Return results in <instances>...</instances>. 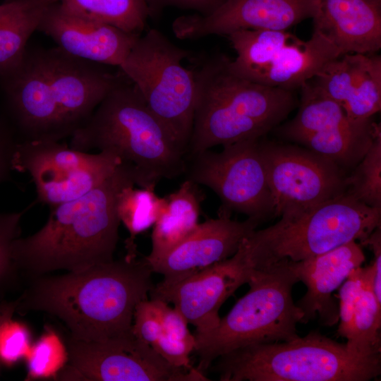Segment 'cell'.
<instances>
[{"instance_id":"e575fe53","label":"cell","mask_w":381,"mask_h":381,"mask_svg":"<svg viewBox=\"0 0 381 381\" xmlns=\"http://www.w3.org/2000/svg\"><path fill=\"white\" fill-rule=\"evenodd\" d=\"M17 136L5 116H0V184L11 179Z\"/></svg>"},{"instance_id":"30bf717a","label":"cell","mask_w":381,"mask_h":381,"mask_svg":"<svg viewBox=\"0 0 381 381\" xmlns=\"http://www.w3.org/2000/svg\"><path fill=\"white\" fill-rule=\"evenodd\" d=\"M260 140L238 141L224 145L220 152L207 150L186 157V179L217 195L219 214L237 212L260 222L274 215Z\"/></svg>"},{"instance_id":"cb8c5ba5","label":"cell","mask_w":381,"mask_h":381,"mask_svg":"<svg viewBox=\"0 0 381 381\" xmlns=\"http://www.w3.org/2000/svg\"><path fill=\"white\" fill-rule=\"evenodd\" d=\"M59 0H10L0 5V77L23 59L28 40Z\"/></svg>"},{"instance_id":"277c9868","label":"cell","mask_w":381,"mask_h":381,"mask_svg":"<svg viewBox=\"0 0 381 381\" xmlns=\"http://www.w3.org/2000/svg\"><path fill=\"white\" fill-rule=\"evenodd\" d=\"M69 146L115 155L131 168L135 185L152 190L162 179L184 174L186 167L184 150L123 73L86 123L71 137Z\"/></svg>"},{"instance_id":"4316f807","label":"cell","mask_w":381,"mask_h":381,"mask_svg":"<svg viewBox=\"0 0 381 381\" xmlns=\"http://www.w3.org/2000/svg\"><path fill=\"white\" fill-rule=\"evenodd\" d=\"M166 206L165 197L158 196L155 190L135 188V184L123 187L119 193L116 212L129 233L125 241L126 255L137 257L136 236L152 226Z\"/></svg>"},{"instance_id":"d4e9b609","label":"cell","mask_w":381,"mask_h":381,"mask_svg":"<svg viewBox=\"0 0 381 381\" xmlns=\"http://www.w3.org/2000/svg\"><path fill=\"white\" fill-rule=\"evenodd\" d=\"M380 128V124L371 118L301 135L292 141L330 159L341 169L353 168L366 153Z\"/></svg>"},{"instance_id":"44dd1931","label":"cell","mask_w":381,"mask_h":381,"mask_svg":"<svg viewBox=\"0 0 381 381\" xmlns=\"http://www.w3.org/2000/svg\"><path fill=\"white\" fill-rule=\"evenodd\" d=\"M373 267L354 269L339 289V336L352 350L380 354L381 303L373 290Z\"/></svg>"},{"instance_id":"5bb4252c","label":"cell","mask_w":381,"mask_h":381,"mask_svg":"<svg viewBox=\"0 0 381 381\" xmlns=\"http://www.w3.org/2000/svg\"><path fill=\"white\" fill-rule=\"evenodd\" d=\"M253 272L241 243L229 258L176 283L155 284L150 296L173 304L195 327V334H204L217 327L221 306L241 286L248 284Z\"/></svg>"},{"instance_id":"ffe728a7","label":"cell","mask_w":381,"mask_h":381,"mask_svg":"<svg viewBox=\"0 0 381 381\" xmlns=\"http://www.w3.org/2000/svg\"><path fill=\"white\" fill-rule=\"evenodd\" d=\"M341 55L332 40L314 28L308 40L297 38L282 47L265 65L236 75L262 85L294 90Z\"/></svg>"},{"instance_id":"603a6c76","label":"cell","mask_w":381,"mask_h":381,"mask_svg":"<svg viewBox=\"0 0 381 381\" xmlns=\"http://www.w3.org/2000/svg\"><path fill=\"white\" fill-rule=\"evenodd\" d=\"M203 196L198 185L188 179L165 196L166 206L153 225L151 251L145 257L149 264L165 255L196 228Z\"/></svg>"},{"instance_id":"8d00e7d4","label":"cell","mask_w":381,"mask_h":381,"mask_svg":"<svg viewBox=\"0 0 381 381\" xmlns=\"http://www.w3.org/2000/svg\"><path fill=\"white\" fill-rule=\"evenodd\" d=\"M365 246H370L374 253V260L372 267L373 290L379 303H381V229L380 226L375 229L365 240L361 241Z\"/></svg>"},{"instance_id":"9a60e30c","label":"cell","mask_w":381,"mask_h":381,"mask_svg":"<svg viewBox=\"0 0 381 381\" xmlns=\"http://www.w3.org/2000/svg\"><path fill=\"white\" fill-rule=\"evenodd\" d=\"M320 13V0H225L207 16H183L172 25L176 37L195 40L241 30H286Z\"/></svg>"},{"instance_id":"f546056e","label":"cell","mask_w":381,"mask_h":381,"mask_svg":"<svg viewBox=\"0 0 381 381\" xmlns=\"http://www.w3.org/2000/svg\"><path fill=\"white\" fill-rule=\"evenodd\" d=\"M159 300V299H158ZM160 327L152 348L174 366L190 369V356L195 338L183 315L169 303L159 300Z\"/></svg>"},{"instance_id":"f1b7e54d","label":"cell","mask_w":381,"mask_h":381,"mask_svg":"<svg viewBox=\"0 0 381 381\" xmlns=\"http://www.w3.org/2000/svg\"><path fill=\"white\" fill-rule=\"evenodd\" d=\"M236 52L231 71L240 74L267 64L282 47L298 37L286 30H241L226 35Z\"/></svg>"},{"instance_id":"7a4b0ae2","label":"cell","mask_w":381,"mask_h":381,"mask_svg":"<svg viewBox=\"0 0 381 381\" xmlns=\"http://www.w3.org/2000/svg\"><path fill=\"white\" fill-rule=\"evenodd\" d=\"M153 271L144 258L125 255L79 272L28 279L16 313H46L60 320L69 337L104 341L132 331L137 305L148 298Z\"/></svg>"},{"instance_id":"7c38bea8","label":"cell","mask_w":381,"mask_h":381,"mask_svg":"<svg viewBox=\"0 0 381 381\" xmlns=\"http://www.w3.org/2000/svg\"><path fill=\"white\" fill-rule=\"evenodd\" d=\"M68 362L56 378L87 381H207L197 368L172 365L132 331L104 341L68 337Z\"/></svg>"},{"instance_id":"74e56055","label":"cell","mask_w":381,"mask_h":381,"mask_svg":"<svg viewBox=\"0 0 381 381\" xmlns=\"http://www.w3.org/2000/svg\"><path fill=\"white\" fill-rule=\"evenodd\" d=\"M17 302L16 301H1L0 303V327L8 319L13 318L16 313Z\"/></svg>"},{"instance_id":"d6a6232c","label":"cell","mask_w":381,"mask_h":381,"mask_svg":"<svg viewBox=\"0 0 381 381\" xmlns=\"http://www.w3.org/2000/svg\"><path fill=\"white\" fill-rule=\"evenodd\" d=\"M35 203L20 211L0 212V298L19 283L20 275L12 258V245L20 236L23 217Z\"/></svg>"},{"instance_id":"d590c367","label":"cell","mask_w":381,"mask_h":381,"mask_svg":"<svg viewBox=\"0 0 381 381\" xmlns=\"http://www.w3.org/2000/svg\"><path fill=\"white\" fill-rule=\"evenodd\" d=\"M151 16L169 6L193 10L202 16H207L220 6L225 0H145Z\"/></svg>"},{"instance_id":"9c48e42d","label":"cell","mask_w":381,"mask_h":381,"mask_svg":"<svg viewBox=\"0 0 381 381\" xmlns=\"http://www.w3.org/2000/svg\"><path fill=\"white\" fill-rule=\"evenodd\" d=\"M190 54L151 29L138 37L119 66L186 154L195 103L194 72L183 66Z\"/></svg>"},{"instance_id":"8992f818","label":"cell","mask_w":381,"mask_h":381,"mask_svg":"<svg viewBox=\"0 0 381 381\" xmlns=\"http://www.w3.org/2000/svg\"><path fill=\"white\" fill-rule=\"evenodd\" d=\"M380 358L311 332L236 349L213 367L221 381H368L380 374Z\"/></svg>"},{"instance_id":"ba28073f","label":"cell","mask_w":381,"mask_h":381,"mask_svg":"<svg viewBox=\"0 0 381 381\" xmlns=\"http://www.w3.org/2000/svg\"><path fill=\"white\" fill-rule=\"evenodd\" d=\"M242 241L254 270L278 262H298L351 241L365 240L380 226L381 209L358 201L346 191L301 213L282 216Z\"/></svg>"},{"instance_id":"2e32d148","label":"cell","mask_w":381,"mask_h":381,"mask_svg":"<svg viewBox=\"0 0 381 381\" xmlns=\"http://www.w3.org/2000/svg\"><path fill=\"white\" fill-rule=\"evenodd\" d=\"M260 222L251 218L236 221L219 214L198 224L180 243L150 265L153 272L164 277L161 283H176L232 256Z\"/></svg>"},{"instance_id":"ac0fdd59","label":"cell","mask_w":381,"mask_h":381,"mask_svg":"<svg viewBox=\"0 0 381 381\" xmlns=\"http://www.w3.org/2000/svg\"><path fill=\"white\" fill-rule=\"evenodd\" d=\"M365 259L361 246L351 241L306 260L291 261L298 282L307 287L306 294L296 303L303 314L302 323L317 315L325 326L339 322V306L332 294Z\"/></svg>"},{"instance_id":"6da1fadb","label":"cell","mask_w":381,"mask_h":381,"mask_svg":"<svg viewBox=\"0 0 381 381\" xmlns=\"http://www.w3.org/2000/svg\"><path fill=\"white\" fill-rule=\"evenodd\" d=\"M121 78L103 65L55 48H27L0 78L19 142L60 141L82 128Z\"/></svg>"},{"instance_id":"836d02e7","label":"cell","mask_w":381,"mask_h":381,"mask_svg":"<svg viewBox=\"0 0 381 381\" xmlns=\"http://www.w3.org/2000/svg\"><path fill=\"white\" fill-rule=\"evenodd\" d=\"M31 333L23 322L11 318L0 327V363L12 366L25 358L32 346Z\"/></svg>"},{"instance_id":"3957f363","label":"cell","mask_w":381,"mask_h":381,"mask_svg":"<svg viewBox=\"0 0 381 381\" xmlns=\"http://www.w3.org/2000/svg\"><path fill=\"white\" fill-rule=\"evenodd\" d=\"M135 184L131 168L121 164L102 183L85 195L50 207L44 225L16 238L11 255L28 279L56 270L79 272L112 261L119 241V193Z\"/></svg>"},{"instance_id":"e0dca14e","label":"cell","mask_w":381,"mask_h":381,"mask_svg":"<svg viewBox=\"0 0 381 381\" xmlns=\"http://www.w3.org/2000/svg\"><path fill=\"white\" fill-rule=\"evenodd\" d=\"M37 31L67 54L99 64L119 66L141 35L63 8L57 2L42 19Z\"/></svg>"},{"instance_id":"52a82bcc","label":"cell","mask_w":381,"mask_h":381,"mask_svg":"<svg viewBox=\"0 0 381 381\" xmlns=\"http://www.w3.org/2000/svg\"><path fill=\"white\" fill-rule=\"evenodd\" d=\"M299 282L291 261L254 270L241 297L213 329L197 334L194 352L204 373L219 357L257 344L289 341L298 337L303 314L294 303L292 288Z\"/></svg>"},{"instance_id":"4dcf8cb0","label":"cell","mask_w":381,"mask_h":381,"mask_svg":"<svg viewBox=\"0 0 381 381\" xmlns=\"http://www.w3.org/2000/svg\"><path fill=\"white\" fill-rule=\"evenodd\" d=\"M345 183L346 191L358 201L381 209V128Z\"/></svg>"},{"instance_id":"7402d4cb","label":"cell","mask_w":381,"mask_h":381,"mask_svg":"<svg viewBox=\"0 0 381 381\" xmlns=\"http://www.w3.org/2000/svg\"><path fill=\"white\" fill-rule=\"evenodd\" d=\"M314 28L343 54H371L381 48V0H320Z\"/></svg>"},{"instance_id":"8fae6325","label":"cell","mask_w":381,"mask_h":381,"mask_svg":"<svg viewBox=\"0 0 381 381\" xmlns=\"http://www.w3.org/2000/svg\"><path fill=\"white\" fill-rule=\"evenodd\" d=\"M121 164L115 155L92 154L60 141L18 142L13 170L28 174L35 187V202L49 207L75 200L96 188Z\"/></svg>"},{"instance_id":"d6986e66","label":"cell","mask_w":381,"mask_h":381,"mask_svg":"<svg viewBox=\"0 0 381 381\" xmlns=\"http://www.w3.org/2000/svg\"><path fill=\"white\" fill-rule=\"evenodd\" d=\"M313 81L353 121L370 119L380 110V56L344 54L328 63Z\"/></svg>"},{"instance_id":"4fadbf2b","label":"cell","mask_w":381,"mask_h":381,"mask_svg":"<svg viewBox=\"0 0 381 381\" xmlns=\"http://www.w3.org/2000/svg\"><path fill=\"white\" fill-rule=\"evenodd\" d=\"M274 216L294 215L346 192L343 169L307 148L260 140Z\"/></svg>"},{"instance_id":"1f68e13d","label":"cell","mask_w":381,"mask_h":381,"mask_svg":"<svg viewBox=\"0 0 381 381\" xmlns=\"http://www.w3.org/2000/svg\"><path fill=\"white\" fill-rule=\"evenodd\" d=\"M25 358L26 380L56 378L68 362L67 346L54 329L47 327Z\"/></svg>"},{"instance_id":"83f0119b","label":"cell","mask_w":381,"mask_h":381,"mask_svg":"<svg viewBox=\"0 0 381 381\" xmlns=\"http://www.w3.org/2000/svg\"><path fill=\"white\" fill-rule=\"evenodd\" d=\"M65 10L141 35L150 11L145 0H59Z\"/></svg>"},{"instance_id":"484cf974","label":"cell","mask_w":381,"mask_h":381,"mask_svg":"<svg viewBox=\"0 0 381 381\" xmlns=\"http://www.w3.org/2000/svg\"><path fill=\"white\" fill-rule=\"evenodd\" d=\"M301 102L296 116L279 128V133L293 140L307 133L325 131L353 121L343 108L313 80L301 87Z\"/></svg>"},{"instance_id":"5b68a950","label":"cell","mask_w":381,"mask_h":381,"mask_svg":"<svg viewBox=\"0 0 381 381\" xmlns=\"http://www.w3.org/2000/svg\"><path fill=\"white\" fill-rule=\"evenodd\" d=\"M218 55L193 71L195 103L186 157L238 141L260 139L294 109V90L270 87L233 73Z\"/></svg>"}]
</instances>
